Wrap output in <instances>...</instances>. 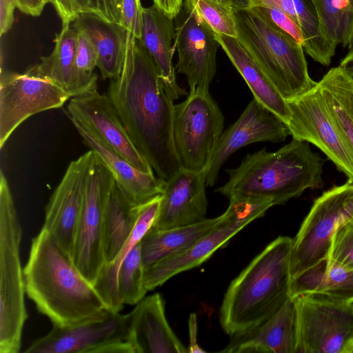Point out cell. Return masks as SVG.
Masks as SVG:
<instances>
[{
	"mask_svg": "<svg viewBox=\"0 0 353 353\" xmlns=\"http://www.w3.org/2000/svg\"><path fill=\"white\" fill-rule=\"evenodd\" d=\"M139 205H132L115 181L103 218L102 245L105 263H112L130 236L137 221Z\"/></svg>",
	"mask_w": 353,
	"mask_h": 353,
	"instance_id": "obj_31",
	"label": "cell"
},
{
	"mask_svg": "<svg viewBox=\"0 0 353 353\" xmlns=\"http://www.w3.org/2000/svg\"><path fill=\"white\" fill-rule=\"evenodd\" d=\"M107 96L137 148L168 181L181 169L173 142L174 101L152 56L128 31L121 70Z\"/></svg>",
	"mask_w": 353,
	"mask_h": 353,
	"instance_id": "obj_1",
	"label": "cell"
},
{
	"mask_svg": "<svg viewBox=\"0 0 353 353\" xmlns=\"http://www.w3.org/2000/svg\"><path fill=\"white\" fill-rule=\"evenodd\" d=\"M287 102L291 112L287 125L292 139L316 146L353 183V152L330 113L318 83L310 92Z\"/></svg>",
	"mask_w": 353,
	"mask_h": 353,
	"instance_id": "obj_13",
	"label": "cell"
},
{
	"mask_svg": "<svg viewBox=\"0 0 353 353\" xmlns=\"http://www.w3.org/2000/svg\"><path fill=\"white\" fill-rule=\"evenodd\" d=\"M223 128L224 116L209 90H191L174 104L173 142L181 168L205 172Z\"/></svg>",
	"mask_w": 353,
	"mask_h": 353,
	"instance_id": "obj_7",
	"label": "cell"
},
{
	"mask_svg": "<svg viewBox=\"0 0 353 353\" xmlns=\"http://www.w3.org/2000/svg\"><path fill=\"white\" fill-rule=\"evenodd\" d=\"M318 85L336 125L353 152V80L339 67L330 69Z\"/></svg>",
	"mask_w": 353,
	"mask_h": 353,
	"instance_id": "obj_32",
	"label": "cell"
},
{
	"mask_svg": "<svg viewBox=\"0 0 353 353\" xmlns=\"http://www.w3.org/2000/svg\"><path fill=\"white\" fill-rule=\"evenodd\" d=\"M204 172L180 169L165 185L159 212L152 229L167 230L205 219L208 200Z\"/></svg>",
	"mask_w": 353,
	"mask_h": 353,
	"instance_id": "obj_19",
	"label": "cell"
},
{
	"mask_svg": "<svg viewBox=\"0 0 353 353\" xmlns=\"http://www.w3.org/2000/svg\"><path fill=\"white\" fill-rule=\"evenodd\" d=\"M260 17L289 34L303 46V33L296 23L281 10L270 6H255L250 8Z\"/></svg>",
	"mask_w": 353,
	"mask_h": 353,
	"instance_id": "obj_38",
	"label": "cell"
},
{
	"mask_svg": "<svg viewBox=\"0 0 353 353\" xmlns=\"http://www.w3.org/2000/svg\"><path fill=\"white\" fill-rule=\"evenodd\" d=\"M143 8L137 0H122L121 26L138 39L141 35Z\"/></svg>",
	"mask_w": 353,
	"mask_h": 353,
	"instance_id": "obj_39",
	"label": "cell"
},
{
	"mask_svg": "<svg viewBox=\"0 0 353 353\" xmlns=\"http://www.w3.org/2000/svg\"><path fill=\"white\" fill-rule=\"evenodd\" d=\"M223 214L221 222L186 250L146 268L144 282L148 291L165 283L172 276L194 268L224 246L239 232L255 219L263 216L272 201L248 196H234Z\"/></svg>",
	"mask_w": 353,
	"mask_h": 353,
	"instance_id": "obj_9",
	"label": "cell"
},
{
	"mask_svg": "<svg viewBox=\"0 0 353 353\" xmlns=\"http://www.w3.org/2000/svg\"><path fill=\"white\" fill-rule=\"evenodd\" d=\"M137 1H138V2H139V3H141V0H137Z\"/></svg>",
	"mask_w": 353,
	"mask_h": 353,
	"instance_id": "obj_48",
	"label": "cell"
},
{
	"mask_svg": "<svg viewBox=\"0 0 353 353\" xmlns=\"http://www.w3.org/2000/svg\"><path fill=\"white\" fill-rule=\"evenodd\" d=\"M188 330L190 343L188 347V352H205L197 343V316L195 313H191L188 319Z\"/></svg>",
	"mask_w": 353,
	"mask_h": 353,
	"instance_id": "obj_42",
	"label": "cell"
},
{
	"mask_svg": "<svg viewBox=\"0 0 353 353\" xmlns=\"http://www.w3.org/2000/svg\"><path fill=\"white\" fill-rule=\"evenodd\" d=\"M321 29L336 46H347L353 30V0H310Z\"/></svg>",
	"mask_w": 353,
	"mask_h": 353,
	"instance_id": "obj_33",
	"label": "cell"
},
{
	"mask_svg": "<svg viewBox=\"0 0 353 353\" xmlns=\"http://www.w3.org/2000/svg\"><path fill=\"white\" fill-rule=\"evenodd\" d=\"M144 273L139 242L123 259L118 272V291L124 305H136L145 297L148 290Z\"/></svg>",
	"mask_w": 353,
	"mask_h": 353,
	"instance_id": "obj_34",
	"label": "cell"
},
{
	"mask_svg": "<svg viewBox=\"0 0 353 353\" xmlns=\"http://www.w3.org/2000/svg\"><path fill=\"white\" fill-rule=\"evenodd\" d=\"M249 8L255 6L276 8L286 13L299 27L304 39V52L314 61L330 65L337 47L323 32L310 0H248Z\"/></svg>",
	"mask_w": 353,
	"mask_h": 353,
	"instance_id": "obj_26",
	"label": "cell"
},
{
	"mask_svg": "<svg viewBox=\"0 0 353 353\" xmlns=\"http://www.w3.org/2000/svg\"><path fill=\"white\" fill-rule=\"evenodd\" d=\"M153 1L158 8L174 19L180 12L184 0H153Z\"/></svg>",
	"mask_w": 353,
	"mask_h": 353,
	"instance_id": "obj_43",
	"label": "cell"
},
{
	"mask_svg": "<svg viewBox=\"0 0 353 353\" xmlns=\"http://www.w3.org/2000/svg\"><path fill=\"white\" fill-rule=\"evenodd\" d=\"M174 23L176 71L185 76L190 90H209L216 74L220 46L215 32L184 2Z\"/></svg>",
	"mask_w": 353,
	"mask_h": 353,
	"instance_id": "obj_15",
	"label": "cell"
},
{
	"mask_svg": "<svg viewBox=\"0 0 353 353\" xmlns=\"http://www.w3.org/2000/svg\"><path fill=\"white\" fill-rule=\"evenodd\" d=\"M22 229L8 180L0 174V353H18L28 318L23 269L20 261Z\"/></svg>",
	"mask_w": 353,
	"mask_h": 353,
	"instance_id": "obj_6",
	"label": "cell"
},
{
	"mask_svg": "<svg viewBox=\"0 0 353 353\" xmlns=\"http://www.w3.org/2000/svg\"><path fill=\"white\" fill-rule=\"evenodd\" d=\"M234 14L236 39L287 101L317 85L301 43L250 8L234 10Z\"/></svg>",
	"mask_w": 353,
	"mask_h": 353,
	"instance_id": "obj_5",
	"label": "cell"
},
{
	"mask_svg": "<svg viewBox=\"0 0 353 353\" xmlns=\"http://www.w3.org/2000/svg\"><path fill=\"white\" fill-rule=\"evenodd\" d=\"M289 135L291 132L288 126L253 99L221 136L204 172L206 186L214 185L223 164L239 149L256 142H282Z\"/></svg>",
	"mask_w": 353,
	"mask_h": 353,
	"instance_id": "obj_17",
	"label": "cell"
},
{
	"mask_svg": "<svg viewBox=\"0 0 353 353\" xmlns=\"http://www.w3.org/2000/svg\"><path fill=\"white\" fill-rule=\"evenodd\" d=\"M94 157V152L90 150L70 163L46 208L42 228L50 232L59 245L70 255Z\"/></svg>",
	"mask_w": 353,
	"mask_h": 353,
	"instance_id": "obj_16",
	"label": "cell"
},
{
	"mask_svg": "<svg viewBox=\"0 0 353 353\" xmlns=\"http://www.w3.org/2000/svg\"><path fill=\"white\" fill-rule=\"evenodd\" d=\"M343 353H353V337L346 344Z\"/></svg>",
	"mask_w": 353,
	"mask_h": 353,
	"instance_id": "obj_46",
	"label": "cell"
},
{
	"mask_svg": "<svg viewBox=\"0 0 353 353\" xmlns=\"http://www.w3.org/2000/svg\"><path fill=\"white\" fill-rule=\"evenodd\" d=\"M26 353H134L126 314L105 309L77 323L53 325Z\"/></svg>",
	"mask_w": 353,
	"mask_h": 353,
	"instance_id": "obj_11",
	"label": "cell"
},
{
	"mask_svg": "<svg viewBox=\"0 0 353 353\" xmlns=\"http://www.w3.org/2000/svg\"><path fill=\"white\" fill-rule=\"evenodd\" d=\"M220 46L243 78L254 99L286 125L291 117L287 101L262 72L236 38L215 33Z\"/></svg>",
	"mask_w": 353,
	"mask_h": 353,
	"instance_id": "obj_24",
	"label": "cell"
},
{
	"mask_svg": "<svg viewBox=\"0 0 353 353\" xmlns=\"http://www.w3.org/2000/svg\"><path fill=\"white\" fill-rule=\"evenodd\" d=\"M292 239L270 242L231 281L219 310L223 331L230 336L272 316L290 298Z\"/></svg>",
	"mask_w": 353,
	"mask_h": 353,
	"instance_id": "obj_4",
	"label": "cell"
},
{
	"mask_svg": "<svg viewBox=\"0 0 353 353\" xmlns=\"http://www.w3.org/2000/svg\"><path fill=\"white\" fill-rule=\"evenodd\" d=\"M54 42L52 53L41 57V63L26 70L52 82L71 98L82 94L75 64L77 32L71 23L62 26L61 30L55 35Z\"/></svg>",
	"mask_w": 353,
	"mask_h": 353,
	"instance_id": "obj_27",
	"label": "cell"
},
{
	"mask_svg": "<svg viewBox=\"0 0 353 353\" xmlns=\"http://www.w3.org/2000/svg\"><path fill=\"white\" fill-rule=\"evenodd\" d=\"M353 215V183L334 186L318 197L292 239L291 279L328 259L333 235Z\"/></svg>",
	"mask_w": 353,
	"mask_h": 353,
	"instance_id": "obj_8",
	"label": "cell"
},
{
	"mask_svg": "<svg viewBox=\"0 0 353 353\" xmlns=\"http://www.w3.org/2000/svg\"><path fill=\"white\" fill-rule=\"evenodd\" d=\"M327 259L353 270V224L351 222H344L337 228Z\"/></svg>",
	"mask_w": 353,
	"mask_h": 353,
	"instance_id": "obj_36",
	"label": "cell"
},
{
	"mask_svg": "<svg viewBox=\"0 0 353 353\" xmlns=\"http://www.w3.org/2000/svg\"><path fill=\"white\" fill-rule=\"evenodd\" d=\"M324 162L308 142L292 139L275 152L264 148L248 154L238 167L225 170L228 181L215 192L228 199L249 196L281 205L307 189L321 188Z\"/></svg>",
	"mask_w": 353,
	"mask_h": 353,
	"instance_id": "obj_3",
	"label": "cell"
},
{
	"mask_svg": "<svg viewBox=\"0 0 353 353\" xmlns=\"http://www.w3.org/2000/svg\"><path fill=\"white\" fill-rule=\"evenodd\" d=\"M319 294L353 303V270L328 259L322 261L290 280L289 296Z\"/></svg>",
	"mask_w": 353,
	"mask_h": 353,
	"instance_id": "obj_29",
	"label": "cell"
},
{
	"mask_svg": "<svg viewBox=\"0 0 353 353\" xmlns=\"http://www.w3.org/2000/svg\"><path fill=\"white\" fill-rule=\"evenodd\" d=\"M84 143L111 173L130 203L137 206L163 194L165 181L154 174L145 173L113 150L91 128L70 118Z\"/></svg>",
	"mask_w": 353,
	"mask_h": 353,
	"instance_id": "obj_20",
	"label": "cell"
},
{
	"mask_svg": "<svg viewBox=\"0 0 353 353\" xmlns=\"http://www.w3.org/2000/svg\"><path fill=\"white\" fill-rule=\"evenodd\" d=\"M128 339L134 353H186L170 326L161 295L144 297L126 314Z\"/></svg>",
	"mask_w": 353,
	"mask_h": 353,
	"instance_id": "obj_21",
	"label": "cell"
},
{
	"mask_svg": "<svg viewBox=\"0 0 353 353\" xmlns=\"http://www.w3.org/2000/svg\"><path fill=\"white\" fill-rule=\"evenodd\" d=\"M347 46L348 52L341 60L339 66L352 80H353V30Z\"/></svg>",
	"mask_w": 353,
	"mask_h": 353,
	"instance_id": "obj_44",
	"label": "cell"
},
{
	"mask_svg": "<svg viewBox=\"0 0 353 353\" xmlns=\"http://www.w3.org/2000/svg\"><path fill=\"white\" fill-rule=\"evenodd\" d=\"M232 8L234 10H242L249 8L248 0H214Z\"/></svg>",
	"mask_w": 353,
	"mask_h": 353,
	"instance_id": "obj_45",
	"label": "cell"
},
{
	"mask_svg": "<svg viewBox=\"0 0 353 353\" xmlns=\"http://www.w3.org/2000/svg\"><path fill=\"white\" fill-rule=\"evenodd\" d=\"M78 12L90 14L121 25L122 0H74Z\"/></svg>",
	"mask_w": 353,
	"mask_h": 353,
	"instance_id": "obj_37",
	"label": "cell"
},
{
	"mask_svg": "<svg viewBox=\"0 0 353 353\" xmlns=\"http://www.w3.org/2000/svg\"><path fill=\"white\" fill-rule=\"evenodd\" d=\"M113 183L111 173L94 154L71 255L79 270L92 284L105 264L103 223Z\"/></svg>",
	"mask_w": 353,
	"mask_h": 353,
	"instance_id": "obj_12",
	"label": "cell"
},
{
	"mask_svg": "<svg viewBox=\"0 0 353 353\" xmlns=\"http://www.w3.org/2000/svg\"><path fill=\"white\" fill-rule=\"evenodd\" d=\"M17 8L23 13L32 17L39 16L44 7L52 0H13Z\"/></svg>",
	"mask_w": 353,
	"mask_h": 353,
	"instance_id": "obj_41",
	"label": "cell"
},
{
	"mask_svg": "<svg viewBox=\"0 0 353 353\" xmlns=\"http://www.w3.org/2000/svg\"><path fill=\"white\" fill-rule=\"evenodd\" d=\"M223 214L185 226L156 230L150 228L140 241L145 270L165 259L186 250L205 234L215 228Z\"/></svg>",
	"mask_w": 353,
	"mask_h": 353,
	"instance_id": "obj_28",
	"label": "cell"
},
{
	"mask_svg": "<svg viewBox=\"0 0 353 353\" xmlns=\"http://www.w3.org/2000/svg\"><path fill=\"white\" fill-rule=\"evenodd\" d=\"M72 26L83 30L92 40L97 52V68L101 78L110 80L118 77L125 56L128 30L121 24L85 13H79Z\"/></svg>",
	"mask_w": 353,
	"mask_h": 353,
	"instance_id": "obj_25",
	"label": "cell"
},
{
	"mask_svg": "<svg viewBox=\"0 0 353 353\" xmlns=\"http://www.w3.org/2000/svg\"><path fill=\"white\" fill-rule=\"evenodd\" d=\"M161 194L139 205V213L136 225L125 245L115 259L105 263L93 283L106 307L114 312H120L124 304L121 301L117 285V276L120 265L128 254L152 228L157 219L161 203Z\"/></svg>",
	"mask_w": 353,
	"mask_h": 353,
	"instance_id": "obj_30",
	"label": "cell"
},
{
	"mask_svg": "<svg viewBox=\"0 0 353 353\" xmlns=\"http://www.w3.org/2000/svg\"><path fill=\"white\" fill-rule=\"evenodd\" d=\"M23 279L26 293L52 325H72L108 309L71 255L43 228L32 240Z\"/></svg>",
	"mask_w": 353,
	"mask_h": 353,
	"instance_id": "obj_2",
	"label": "cell"
},
{
	"mask_svg": "<svg viewBox=\"0 0 353 353\" xmlns=\"http://www.w3.org/2000/svg\"><path fill=\"white\" fill-rule=\"evenodd\" d=\"M349 221L353 224V215L350 217V219H349Z\"/></svg>",
	"mask_w": 353,
	"mask_h": 353,
	"instance_id": "obj_47",
	"label": "cell"
},
{
	"mask_svg": "<svg viewBox=\"0 0 353 353\" xmlns=\"http://www.w3.org/2000/svg\"><path fill=\"white\" fill-rule=\"evenodd\" d=\"M69 118H75L91 128L113 150L145 173L154 170L137 148L107 95L97 88L72 97L67 106Z\"/></svg>",
	"mask_w": 353,
	"mask_h": 353,
	"instance_id": "obj_18",
	"label": "cell"
},
{
	"mask_svg": "<svg viewBox=\"0 0 353 353\" xmlns=\"http://www.w3.org/2000/svg\"><path fill=\"white\" fill-rule=\"evenodd\" d=\"M294 353H343L353 337V306L319 294L293 299Z\"/></svg>",
	"mask_w": 353,
	"mask_h": 353,
	"instance_id": "obj_10",
	"label": "cell"
},
{
	"mask_svg": "<svg viewBox=\"0 0 353 353\" xmlns=\"http://www.w3.org/2000/svg\"><path fill=\"white\" fill-rule=\"evenodd\" d=\"M295 305L290 297L270 319L231 336L220 352L224 353H294Z\"/></svg>",
	"mask_w": 353,
	"mask_h": 353,
	"instance_id": "obj_23",
	"label": "cell"
},
{
	"mask_svg": "<svg viewBox=\"0 0 353 353\" xmlns=\"http://www.w3.org/2000/svg\"><path fill=\"white\" fill-rule=\"evenodd\" d=\"M352 306H353V303H352Z\"/></svg>",
	"mask_w": 353,
	"mask_h": 353,
	"instance_id": "obj_49",
	"label": "cell"
},
{
	"mask_svg": "<svg viewBox=\"0 0 353 353\" xmlns=\"http://www.w3.org/2000/svg\"><path fill=\"white\" fill-rule=\"evenodd\" d=\"M215 33L237 38L234 9L214 0H184Z\"/></svg>",
	"mask_w": 353,
	"mask_h": 353,
	"instance_id": "obj_35",
	"label": "cell"
},
{
	"mask_svg": "<svg viewBox=\"0 0 353 353\" xmlns=\"http://www.w3.org/2000/svg\"><path fill=\"white\" fill-rule=\"evenodd\" d=\"M174 38V18L155 4L143 8L141 35L139 40L154 59L163 87L173 101L187 94L177 83L176 69L172 64Z\"/></svg>",
	"mask_w": 353,
	"mask_h": 353,
	"instance_id": "obj_22",
	"label": "cell"
},
{
	"mask_svg": "<svg viewBox=\"0 0 353 353\" xmlns=\"http://www.w3.org/2000/svg\"><path fill=\"white\" fill-rule=\"evenodd\" d=\"M17 8L13 0H0V35L6 34L14 22V11Z\"/></svg>",
	"mask_w": 353,
	"mask_h": 353,
	"instance_id": "obj_40",
	"label": "cell"
},
{
	"mask_svg": "<svg viewBox=\"0 0 353 353\" xmlns=\"http://www.w3.org/2000/svg\"><path fill=\"white\" fill-rule=\"evenodd\" d=\"M71 97L52 82L26 70H1L0 148L25 120L41 112L62 107Z\"/></svg>",
	"mask_w": 353,
	"mask_h": 353,
	"instance_id": "obj_14",
	"label": "cell"
}]
</instances>
